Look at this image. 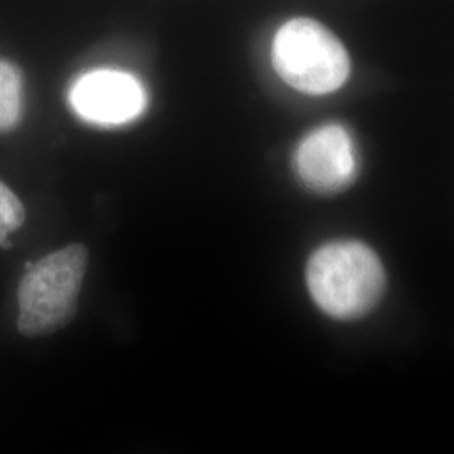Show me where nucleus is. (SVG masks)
<instances>
[{
	"label": "nucleus",
	"mask_w": 454,
	"mask_h": 454,
	"mask_svg": "<svg viewBox=\"0 0 454 454\" xmlns=\"http://www.w3.org/2000/svg\"><path fill=\"white\" fill-rule=\"evenodd\" d=\"M307 285L311 298L328 317L356 320L379 303L386 271L367 244L333 241L311 254Z\"/></svg>",
	"instance_id": "1"
},
{
	"label": "nucleus",
	"mask_w": 454,
	"mask_h": 454,
	"mask_svg": "<svg viewBox=\"0 0 454 454\" xmlns=\"http://www.w3.org/2000/svg\"><path fill=\"white\" fill-rule=\"evenodd\" d=\"M88 256L82 244H69L35 264L27 262V273L17 290V328L22 335H49L74 317Z\"/></svg>",
	"instance_id": "2"
},
{
	"label": "nucleus",
	"mask_w": 454,
	"mask_h": 454,
	"mask_svg": "<svg viewBox=\"0 0 454 454\" xmlns=\"http://www.w3.org/2000/svg\"><path fill=\"white\" fill-rule=\"evenodd\" d=\"M271 61L283 82L313 97L340 90L350 76V58L340 39L309 17H294L278 29Z\"/></svg>",
	"instance_id": "3"
},
{
	"label": "nucleus",
	"mask_w": 454,
	"mask_h": 454,
	"mask_svg": "<svg viewBox=\"0 0 454 454\" xmlns=\"http://www.w3.org/2000/svg\"><path fill=\"white\" fill-rule=\"evenodd\" d=\"M69 103L73 112L88 123L118 127L144 114L146 95L144 86L129 73L98 69L73 82Z\"/></svg>",
	"instance_id": "4"
},
{
	"label": "nucleus",
	"mask_w": 454,
	"mask_h": 454,
	"mask_svg": "<svg viewBox=\"0 0 454 454\" xmlns=\"http://www.w3.org/2000/svg\"><path fill=\"white\" fill-rule=\"evenodd\" d=\"M294 170L309 191L333 194L357 177V150L348 131L337 123L318 127L300 142Z\"/></svg>",
	"instance_id": "5"
},
{
	"label": "nucleus",
	"mask_w": 454,
	"mask_h": 454,
	"mask_svg": "<svg viewBox=\"0 0 454 454\" xmlns=\"http://www.w3.org/2000/svg\"><path fill=\"white\" fill-rule=\"evenodd\" d=\"M22 116V76L0 59V133L14 130Z\"/></svg>",
	"instance_id": "6"
},
{
	"label": "nucleus",
	"mask_w": 454,
	"mask_h": 454,
	"mask_svg": "<svg viewBox=\"0 0 454 454\" xmlns=\"http://www.w3.org/2000/svg\"><path fill=\"white\" fill-rule=\"evenodd\" d=\"M24 206L5 184L0 182V246H9L7 238L24 224Z\"/></svg>",
	"instance_id": "7"
}]
</instances>
